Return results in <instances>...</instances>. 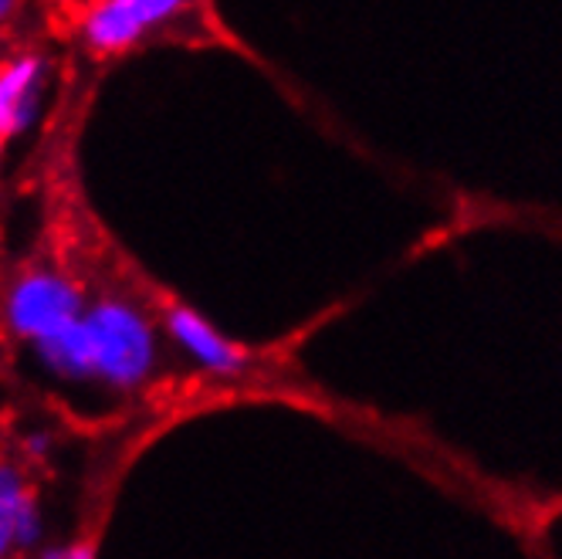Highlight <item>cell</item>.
Masks as SVG:
<instances>
[{
  "instance_id": "cell-1",
  "label": "cell",
  "mask_w": 562,
  "mask_h": 559,
  "mask_svg": "<svg viewBox=\"0 0 562 559\" xmlns=\"http://www.w3.org/2000/svg\"><path fill=\"white\" fill-rule=\"evenodd\" d=\"M82 326L92 343L95 380L112 390H136L156 370V329L143 309L126 299H99Z\"/></svg>"
},
{
  "instance_id": "cell-2",
  "label": "cell",
  "mask_w": 562,
  "mask_h": 559,
  "mask_svg": "<svg viewBox=\"0 0 562 559\" xmlns=\"http://www.w3.org/2000/svg\"><path fill=\"white\" fill-rule=\"evenodd\" d=\"M86 295L61 271H27L4 295V326L24 343L45 339L86 315Z\"/></svg>"
},
{
  "instance_id": "cell-3",
  "label": "cell",
  "mask_w": 562,
  "mask_h": 559,
  "mask_svg": "<svg viewBox=\"0 0 562 559\" xmlns=\"http://www.w3.org/2000/svg\"><path fill=\"white\" fill-rule=\"evenodd\" d=\"M183 0H102L82 18V42L99 55L126 52L183 14Z\"/></svg>"
},
{
  "instance_id": "cell-4",
  "label": "cell",
  "mask_w": 562,
  "mask_h": 559,
  "mask_svg": "<svg viewBox=\"0 0 562 559\" xmlns=\"http://www.w3.org/2000/svg\"><path fill=\"white\" fill-rule=\"evenodd\" d=\"M48 62L42 55H18L0 68V136L11 139L37 123L45 99Z\"/></svg>"
},
{
  "instance_id": "cell-5",
  "label": "cell",
  "mask_w": 562,
  "mask_h": 559,
  "mask_svg": "<svg viewBox=\"0 0 562 559\" xmlns=\"http://www.w3.org/2000/svg\"><path fill=\"white\" fill-rule=\"evenodd\" d=\"M167 333L170 339L187 353L193 356L200 367L207 373H217V377H237L245 373L248 367V353L234 346L224 333H217L204 315H196L193 309H183V305H173L167 312Z\"/></svg>"
},
{
  "instance_id": "cell-6",
  "label": "cell",
  "mask_w": 562,
  "mask_h": 559,
  "mask_svg": "<svg viewBox=\"0 0 562 559\" xmlns=\"http://www.w3.org/2000/svg\"><path fill=\"white\" fill-rule=\"evenodd\" d=\"M45 536V515L21 468L0 461V559L37 546Z\"/></svg>"
},
{
  "instance_id": "cell-7",
  "label": "cell",
  "mask_w": 562,
  "mask_h": 559,
  "mask_svg": "<svg viewBox=\"0 0 562 559\" xmlns=\"http://www.w3.org/2000/svg\"><path fill=\"white\" fill-rule=\"evenodd\" d=\"M34 359L42 364L52 377L68 380V383H86L95 380V364H92V343L82 326V318L31 346Z\"/></svg>"
},
{
  "instance_id": "cell-8",
  "label": "cell",
  "mask_w": 562,
  "mask_h": 559,
  "mask_svg": "<svg viewBox=\"0 0 562 559\" xmlns=\"http://www.w3.org/2000/svg\"><path fill=\"white\" fill-rule=\"evenodd\" d=\"M37 559H95V552L89 543H71V546H48Z\"/></svg>"
},
{
  "instance_id": "cell-9",
  "label": "cell",
  "mask_w": 562,
  "mask_h": 559,
  "mask_svg": "<svg viewBox=\"0 0 562 559\" xmlns=\"http://www.w3.org/2000/svg\"><path fill=\"white\" fill-rule=\"evenodd\" d=\"M52 445H55V437L48 431H34L24 437V455L27 458H48L52 455Z\"/></svg>"
},
{
  "instance_id": "cell-10",
  "label": "cell",
  "mask_w": 562,
  "mask_h": 559,
  "mask_svg": "<svg viewBox=\"0 0 562 559\" xmlns=\"http://www.w3.org/2000/svg\"><path fill=\"white\" fill-rule=\"evenodd\" d=\"M14 14V0H0V27H4Z\"/></svg>"
},
{
  "instance_id": "cell-11",
  "label": "cell",
  "mask_w": 562,
  "mask_h": 559,
  "mask_svg": "<svg viewBox=\"0 0 562 559\" xmlns=\"http://www.w3.org/2000/svg\"><path fill=\"white\" fill-rule=\"evenodd\" d=\"M4 143H8V139H4V136H0V156H4Z\"/></svg>"
}]
</instances>
